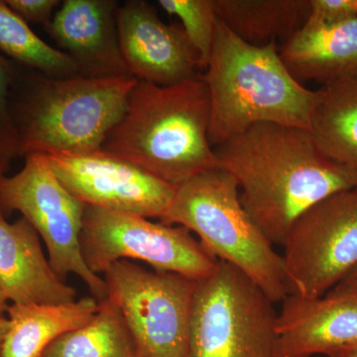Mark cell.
I'll use <instances>...</instances> for the list:
<instances>
[{
	"label": "cell",
	"mask_w": 357,
	"mask_h": 357,
	"mask_svg": "<svg viewBox=\"0 0 357 357\" xmlns=\"http://www.w3.org/2000/svg\"><path fill=\"white\" fill-rule=\"evenodd\" d=\"M356 17V0H310L309 15L303 27H324Z\"/></svg>",
	"instance_id": "cell-24"
},
{
	"label": "cell",
	"mask_w": 357,
	"mask_h": 357,
	"mask_svg": "<svg viewBox=\"0 0 357 357\" xmlns=\"http://www.w3.org/2000/svg\"><path fill=\"white\" fill-rule=\"evenodd\" d=\"M6 2L27 24H41L44 28L50 23L55 7L61 3L60 0H6Z\"/></svg>",
	"instance_id": "cell-25"
},
{
	"label": "cell",
	"mask_w": 357,
	"mask_h": 357,
	"mask_svg": "<svg viewBox=\"0 0 357 357\" xmlns=\"http://www.w3.org/2000/svg\"><path fill=\"white\" fill-rule=\"evenodd\" d=\"M160 220L196 234L211 255L241 270L272 302L288 295L283 256L244 210L236 178L222 167L176 188Z\"/></svg>",
	"instance_id": "cell-5"
},
{
	"label": "cell",
	"mask_w": 357,
	"mask_h": 357,
	"mask_svg": "<svg viewBox=\"0 0 357 357\" xmlns=\"http://www.w3.org/2000/svg\"><path fill=\"white\" fill-rule=\"evenodd\" d=\"M79 243L84 262L98 275L121 260H139L199 280L218 261L185 227L86 204Z\"/></svg>",
	"instance_id": "cell-9"
},
{
	"label": "cell",
	"mask_w": 357,
	"mask_h": 357,
	"mask_svg": "<svg viewBox=\"0 0 357 357\" xmlns=\"http://www.w3.org/2000/svg\"><path fill=\"white\" fill-rule=\"evenodd\" d=\"M283 248L288 295L319 298L337 287L357 266V188L303 213Z\"/></svg>",
	"instance_id": "cell-10"
},
{
	"label": "cell",
	"mask_w": 357,
	"mask_h": 357,
	"mask_svg": "<svg viewBox=\"0 0 357 357\" xmlns=\"http://www.w3.org/2000/svg\"><path fill=\"white\" fill-rule=\"evenodd\" d=\"M7 170H8V168H7V167L0 161V181H1V178L4 177V174H6ZM0 218H4L1 208H0ZM4 220H6V218H4Z\"/></svg>",
	"instance_id": "cell-30"
},
{
	"label": "cell",
	"mask_w": 357,
	"mask_h": 357,
	"mask_svg": "<svg viewBox=\"0 0 357 357\" xmlns=\"http://www.w3.org/2000/svg\"><path fill=\"white\" fill-rule=\"evenodd\" d=\"M218 20L253 46L288 41L306 22L310 0H215ZM277 43V42H276Z\"/></svg>",
	"instance_id": "cell-19"
},
{
	"label": "cell",
	"mask_w": 357,
	"mask_h": 357,
	"mask_svg": "<svg viewBox=\"0 0 357 357\" xmlns=\"http://www.w3.org/2000/svg\"><path fill=\"white\" fill-rule=\"evenodd\" d=\"M42 357H135L132 342L119 310L109 299L100 302L86 325L61 335Z\"/></svg>",
	"instance_id": "cell-20"
},
{
	"label": "cell",
	"mask_w": 357,
	"mask_h": 357,
	"mask_svg": "<svg viewBox=\"0 0 357 357\" xmlns=\"http://www.w3.org/2000/svg\"><path fill=\"white\" fill-rule=\"evenodd\" d=\"M119 6L114 0H65L45 27L76 63L79 76H131L119 46Z\"/></svg>",
	"instance_id": "cell-14"
},
{
	"label": "cell",
	"mask_w": 357,
	"mask_h": 357,
	"mask_svg": "<svg viewBox=\"0 0 357 357\" xmlns=\"http://www.w3.org/2000/svg\"><path fill=\"white\" fill-rule=\"evenodd\" d=\"M316 93L309 130L314 145L357 188V72Z\"/></svg>",
	"instance_id": "cell-16"
},
{
	"label": "cell",
	"mask_w": 357,
	"mask_h": 357,
	"mask_svg": "<svg viewBox=\"0 0 357 357\" xmlns=\"http://www.w3.org/2000/svg\"><path fill=\"white\" fill-rule=\"evenodd\" d=\"M169 15L177 16L206 69L215 41L218 17L215 0H159Z\"/></svg>",
	"instance_id": "cell-22"
},
{
	"label": "cell",
	"mask_w": 357,
	"mask_h": 357,
	"mask_svg": "<svg viewBox=\"0 0 357 357\" xmlns=\"http://www.w3.org/2000/svg\"><path fill=\"white\" fill-rule=\"evenodd\" d=\"M24 167L0 181V208L7 220L20 211L44 241L52 268L65 281L75 274L93 297L107 299L105 279L91 272L82 255L81 238L86 204L68 191L54 174L46 155H26Z\"/></svg>",
	"instance_id": "cell-8"
},
{
	"label": "cell",
	"mask_w": 357,
	"mask_h": 357,
	"mask_svg": "<svg viewBox=\"0 0 357 357\" xmlns=\"http://www.w3.org/2000/svg\"><path fill=\"white\" fill-rule=\"evenodd\" d=\"M46 158L68 191L86 206L161 218L175 195L173 185L102 149Z\"/></svg>",
	"instance_id": "cell-11"
},
{
	"label": "cell",
	"mask_w": 357,
	"mask_h": 357,
	"mask_svg": "<svg viewBox=\"0 0 357 357\" xmlns=\"http://www.w3.org/2000/svg\"><path fill=\"white\" fill-rule=\"evenodd\" d=\"M278 357L330 356L357 344V292L287 295L277 318Z\"/></svg>",
	"instance_id": "cell-13"
},
{
	"label": "cell",
	"mask_w": 357,
	"mask_h": 357,
	"mask_svg": "<svg viewBox=\"0 0 357 357\" xmlns=\"http://www.w3.org/2000/svg\"><path fill=\"white\" fill-rule=\"evenodd\" d=\"M0 290L14 305H63L77 291L52 268L38 232L25 218H0Z\"/></svg>",
	"instance_id": "cell-15"
},
{
	"label": "cell",
	"mask_w": 357,
	"mask_h": 357,
	"mask_svg": "<svg viewBox=\"0 0 357 357\" xmlns=\"http://www.w3.org/2000/svg\"><path fill=\"white\" fill-rule=\"evenodd\" d=\"M117 30L122 58L138 81L168 86L198 76L201 58L182 25L164 23L149 2L119 6Z\"/></svg>",
	"instance_id": "cell-12"
},
{
	"label": "cell",
	"mask_w": 357,
	"mask_h": 357,
	"mask_svg": "<svg viewBox=\"0 0 357 357\" xmlns=\"http://www.w3.org/2000/svg\"><path fill=\"white\" fill-rule=\"evenodd\" d=\"M8 301H7L6 296L0 290V316H4V314L7 312L8 310Z\"/></svg>",
	"instance_id": "cell-29"
},
{
	"label": "cell",
	"mask_w": 357,
	"mask_h": 357,
	"mask_svg": "<svg viewBox=\"0 0 357 357\" xmlns=\"http://www.w3.org/2000/svg\"><path fill=\"white\" fill-rule=\"evenodd\" d=\"M274 304L241 270L218 260L197 282L188 357H278Z\"/></svg>",
	"instance_id": "cell-6"
},
{
	"label": "cell",
	"mask_w": 357,
	"mask_h": 357,
	"mask_svg": "<svg viewBox=\"0 0 357 357\" xmlns=\"http://www.w3.org/2000/svg\"><path fill=\"white\" fill-rule=\"evenodd\" d=\"M204 76L211 100L208 139L218 147L259 123L310 130L316 91L284 64L276 42L253 46L218 20Z\"/></svg>",
	"instance_id": "cell-3"
},
{
	"label": "cell",
	"mask_w": 357,
	"mask_h": 357,
	"mask_svg": "<svg viewBox=\"0 0 357 357\" xmlns=\"http://www.w3.org/2000/svg\"><path fill=\"white\" fill-rule=\"evenodd\" d=\"M8 328V318L4 316H0V351H1L2 344H3Z\"/></svg>",
	"instance_id": "cell-28"
},
{
	"label": "cell",
	"mask_w": 357,
	"mask_h": 357,
	"mask_svg": "<svg viewBox=\"0 0 357 357\" xmlns=\"http://www.w3.org/2000/svg\"><path fill=\"white\" fill-rule=\"evenodd\" d=\"M135 357H188L196 279L121 260L103 273Z\"/></svg>",
	"instance_id": "cell-7"
},
{
	"label": "cell",
	"mask_w": 357,
	"mask_h": 357,
	"mask_svg": "<svg viewBox=\"0 0 357 357\" xmlns=\"http://www.w3.org/2000/svg\"><path fill=\"white\" fill-rule=\"evenodd\" d=\"M98 307L100 302L93 297L63 305H11L0 357L43 356L61 335L88 324Z\"/></svg>",
	"instance_id": "cell-18"
},
{
	"label": "cell",
	"mask_w": 357,
	"mask_h": 357,
	"mask_svg": "<svg viewBox=\"0 0 357 357\" xmlns=\"http://www.w3.org/2000/svg\"><path fill=\"white\" fill-rule=\"evenodd\" d=\"M0 53L47 77L65 79L79 76L72 58L35 34L29 25L9 8L6 0H0Z\"/></svg>",
	"instance_id": "cell-21"
},
{
	"label": "cell",
	"mask_w": 357,
	"mask_h": 357,
	"mask_svg": "<svg viewBox=\"0 0 357 357\" xmlns=\"http://www.w3.org/2000/svg\"><path fill=\"white\" fill-rule=\"evenodd\" d=\"M356 2H357V0H356Z\"/></svg>",
	"instance_id": "cell-31"
},
{
	"label": "cell",
	"mask_w": 357,
	"mask_h": 357,
	"mask_svg": "<svg viewBox=\"0 0 357 357\" xmlns=\"http://www.w3.org/2000/svg\"><path fill=\"white\" fill-rule=\"evenodd\" d=\"M17 63L0 53V161L9 168L20 157L18 138L10 109V91Z\"/></svg>",
	"instance_id": "cell-23"
},
{
	"label": "cell",
	"mask_w": 357,
	"mask_h": 357,
	"mask_svg": "<svg viewBox=\"0 0 357 357\" xmlns=\"http://www.w3.org/2000/svg\"><path fill=\"white\" fill-rule=\"evenodd\" d=\"M280 56L301 84L321 86L357 72V17L330 26L302 27L283 44Z\"/></svg>",
	"instance_id": "cell-17"
},
{
	"label": "cell",
	"mask_w": 357,
	"mask_h": 357,
	"mask_svg": "<svg viewBox=\"0 0 357 357\" xmlns=\"http://www.w3.org/2000/svg\"><path fill=\"white\" fill-rule=\"evenodd\" d=\"M210 119L204 77L168 86L138 81L102 150L177 188L220 167L208 139Z\"/></svg>",
	"instance_id": "cell-2"
},
{
	"label": "cell",
	"mask_w": 357,
	"mask_h": 357,
	"mask_svg": "<svg viewBox=\"0 0 357 357\" xmlns=\"http://www.w3.org/2000/svg\"><path fill=\"white\" fill-rule=\"evenodd\" d=\"M332 291L337 293L357 292V266Z\"/></svg>",
	"instance_id": "cell-26"
},
{
	"label": "cell",
	"mask_w": 357,
	"mask_h": 357,
	"mask_svg": "<svg viewBox=\"0 0 357 357\" xmlns=\"http://www.w3.org/2000/svg\"><path fill=\"white\" fill-rule=\"evenodd\" d=\"M215 151L220 167L236 178L244 210L268 241L281 248L303 213L354 188L319 153L305 129L255 124Z\"/></svg>",
	"instance_id": "cell-1"
},
{
	"label": "cell",
	"mask_w": 357,
	"mask_h": 357,
	"mask_svg": "<svg viewBox=\"0 0 357 357\" xmlns=\"http://www.w3.org/2000/svg\"><path fill=\"white\" fill-rule=\"evenodd\" d=\"M328 357H357V344L354 345V347H347V349H340V351L331 354Z\"/></svg>",
	"instance_id": "cell-27"
},
{
	"label": "cell",
	"mask_w": 357,
	"mask_h": 357,
	"mask_svg": "<svg viewBox=\"0 0 357 357\" xmlns=\"http://www.w3.org/2000/svg\"><path fill=\"white\" fill-rule=\"evenodd\" d=\"M137 83L132 76L55 79L17 64L10 109L20 157L102 149Z\"/></svg>",
	"instance_id": "cell-4"
}]
</instances>
